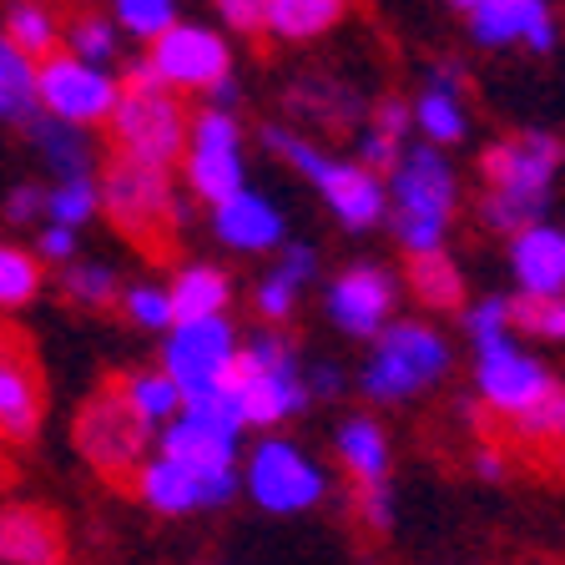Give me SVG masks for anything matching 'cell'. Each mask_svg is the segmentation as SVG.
Segmentation results:
<instances>
[{
  "instance_id": "obj_39",
  "label": "cell",
  "mask_w": 565,
  "mask_h": 565,
  "mask_svg": "<svg viewBox=\"0 0 565 565\" xmlns=\"http://www.w3.org/2000/svg\"><path fill=\"white\" fill-rule=\"evenodd\" d=\"M121 308H127V318L137 323V329H172V298H167L162 282H137V288H127L121 294Z\"/></svg>"
},
{
  "instance_id": "obj_50",
  "label": "cell",
  "mask_w": 565,
  "mask_h": 565,
  "mask_svg": "<svg viewBox=\"0 0 565 565\" xmlns=\"http://www.w3.org/2000/svg\"><path fill=\"white\" fill-rule=\"evenodd\" d=\"M339 388H343V374L333 364L313 369V379H308V394H339Z\"/></svg>"
},
{
  "instance_id": "obj_5",
  "label": "cell",
  "mask_w": 565,
  "mask_h": 565,
  "mask_svg": "<svg viewBox=\"0 0 565 565\" xmlns=\"http://www.w3.org/2000/svg\"><path fill=\"white\" fill-rule=\"evenodd\" d=\"M71 439H76V455H82L102 480L131 484L137 470L147 465V445L157 439V424L141 419V409L127 399L121 374H117L92 388V399L82 404V414L71 424Z\"/></svg>"
},
{
  "instance_id": "obj_30",
  "label": "cell",
  "mask_w": 565,
  "mask_h": 565,
  "mask_svg": "<svg viewBox=\"0 0 565 565\" xmlns=\"http://www.w3.org/2000/svg\"><path fill=\"white\" fill-rule=\"evenodd\" d=\"M0 35L31 61H46L51 51H61V11H51L41 0H15L6 11V31Z\"/></svg>"
},
{
  "instance_id": "obj_22",
  "label": "cell",
  "mask_w": 565,
  "mask_h": 565,
  "mask_svg": "<svg viewBox=\"0 0 565 565\" xmlns=\"http://www.w3.org/2000/svg\"><path fill=\"white\" fill-rule=\"evenodd\" d=\"M409 111H414V127L424 131L429 147H455V141H465L470 111H465V96H459V71L439 66L435 76H429V86L414 96Z\"/></svg>"
},
{
  "instance_id": "obj_36",
  "label": "cell",
  "mask_w": 565,
  "mask_h": 565,
  "mask_svg": "<svg viewBox=\"0 0 565 565\" xmlns=\"http://www.w3.org/2000/svg\"><path fill=\"white\" fill-rule=\"evenodd\" d=\"M510 435L520 439V445H565V384H555L551 394H545L541 404H530L525 414H515L510 419Z\"/></svg>"
},
{
  "instance_id": "obj_47",
  "label": "cell",
  "mask_w": 565,
  "mask_h": 565,
  "mask_svg": "<svg viewBox=\"0 0 565 565\" xmlns=\"http://www.w3.org/2000/svg\"><path fill=\"white\" fill-rule=\"evenodd\" d=\"M35 258L41 263H76V233H71V227L46 223L41 227V237H35Z\"/></svg>"
},
{
  "instance_id": "obj_4",
  "label": "cell",
  "mask_w": 565,
  "mask_h": 565,
  "mask_svg": "<svg viewBox=\"0 0 565 565\" xmlns=\"http://www.w3.org/2000/svg\"><path fill=\"white\" fill-rule=\"evenodd\" d=\"M263 147L273 157H282L303 182H313V192L329 202V212L349 233H369L388 217V182L379 172H369L364 162H339V157H329L323 147H313L308 137H298L288 127H268Z\"/></svg>"
},
{
  "instance_id": "obj_37",
  "label": "cell",
  "mask_w": 565,
  "mask_h": 565,
  "mask_svg": "<svg viewBox=\"0 0 565 565\" xmlns=\"http://www.w3.org/2000/svg\"><path fill=\"white\" fill-rule=\"evenodd\" d=\"M510 329L565 343V294L561 298H530V294L510 298Z\"/></svg>"
},
{
  "instance_id": "obj_10",
  "label": "cell",
  "mask_w": 565,
  "mask_h": 565,
  "mask_svg": "<svg viewBox=\"0 0 565 565\" xmlns=\"http://www.w3.org/2000/svg\"><path fill=\"white\" fill-rule=\"evenodd\" d=\"M237 359V339L227 318H198V323H172L162 349V374L182 388V404L217 394Z\"/></svg>"
},
{
  "instance_id": "obj_1",
  "label": "cell",
  "mask_w": 565,
  "mask_h": 565,
  "mask_svg": "<svg viewBox=\"0 0 565 565\" xmlns=\"http://www.w3.org/2000/svg\"><path fill=\"white\" fill-rule=\"evenodd\" d=\"M102 188V212L147 263H172L182 227L192 223V207L177 198L172 167L137 162L127 152H111V162L96 177Z\"/></svg>"
},
{
  "instance_id": "obj_11",
  "label": "cell",
  "mask_w": 565,
  "mask_h": 565,
  "mask_svg": "<svg viewBox=\"0 0 565 565\" xmlns=\"http://www.w3.org/2000/svg\"><path fill=\"white\" fill-rule=\"evenodd\" d=\"M46 424V374L35 343L21 329L0 323V445H31Z\"/></svg>"
},
{
  "instance_id": "obj_20",
  "label": "cell",
  "mask_w": 565,
  "mask_h": 565,
  "mask_svg": "<svg viewBox=\"0 0 565 565\" xmlns=\"http://www.w3.org/2000/svg\"><path fill=\"white\" fill-rule=\"evenodd\" d=\"M510 273L520 294L561 298L565 294V233L551 223H530L510 237Z\"/></svg>"
},
{
  "instance_id": "obj_31",
  "label": "cell",
  "mask_w": 565,
  "mask_h": 565,
  "mask_svg": "<svg viewBox=\"0 0 565 565\" xmlns=\"http://www.w3.org/2000/svg\"><path fill=\"white\" fill-rule=\"evenodd\" d=\"M294 111L298 117H308V121H318V127H333V131H343L359 111H364V102L349 92V86H339V82H318V76H308L303 86H294Z\"/></svg>"
},
{
  "instance_id": "obj_8",
  "label": "cell",
  "mask_w": 565,
  "mask_h": 565,
  "mask_svg": "<svg viewBox=\"0 0 565 565\" xmlns=\"http://www.w3.org/2000/svg\"><path fill=\"white\" fill-rule=\"evenodd\" d=\"M182 177H188V192L207 207L237 198L247 188V167H243V121L237 111L223 106H202L192 117L188 131V157H182Z\"/></svg>"
},
{
  "instance_id": "obj_43",
  "label": "cell",
  "mask_w": 565,
  "mask_h": 565,
  "mask_svg": "<svg viewBox=\"0 0 565 565\" xmlns=\"http://www.w3.org/2000/svg\"><path fill=\"white\" fill-rule=\"evenodd\" d=\"M399 157H404V141L399 137H388V131H379V127H369L364 137H359V162L369 167V172H394L399 167Z\"/></svg>"
},
{
  "instance_id": "obj_7",
  "label": "cell",
  "mask_w": 565,
  "mask_h": 565,
  "mask_svg": "<svg viewBox=\"0 0 565 565\" xmlns=\"http://www.w3.org/2000/svg\"><path fill=\"white\" fill-rule=\"evenodd\" d=\"M35 96L41 111L66 127H106L117 111L121 82L111 66H92V61L71 56V51H51L46 61H35Z\"/></svg>"
},
{
  "instance_id": "obj_19",
  "label": "cell",
  "mask_w": 565,
  "mask_h": 565,
  "mask_svg": "<svg viewBox=\"0 0 565 565\" xmlns=\"http://www.w3.org/2000/svg\"><path fill=\"white\" fill-rule=\"evenodd\" d=\"M470 35L490 51H505V46L551 51L555 15L545 0H484V6L470 11Z\"/></svg>"
},
{
  "instance_id": "obj_33",
  "label": "cell",
  "mask_w": 565,
  "mask_h": 565,
  "mask_svg": "<svg viewBox=\"0 0 565 565\" xmlns=\"http://www.w3.org/2000/svg\"><path fill=\"white\" fill-rule=\"evenodd\" d=\"M121 388H127V399L141 409V419H152L157 429L172 424L182 414V388L162 374V369H137V374H121Z\"/></svg>"
},
{
  "instance_id": "obj_25",
  "label": "cell",
  "mask_w": 565,
  "mask_h": 565,
  "mask_svg": "<svg viewBox=\"0 0 565 565\" xmlns=\"http://www.w3.org/2000/svg\"><path fill=\"white\" fill-rule=\"evenodd\" d=\"M333 449H339V465L349 470L353 490H359V484H384L388 480V435H384V424L379 419H369V414L343 419Z\"/></svg>"
},
{
  "instance_id": "obj_42",
  "label": "cell",
  "mask_w": 565,
  "mask_h": 565,
  "mask_svg": "<svg viewBox=\"0 0 565 565\" xmlns=\"http://www.w3.org/2000/svg\"><path fill=\"white\" fill-rule=\"evenodd\" d=\"M353 515H359V525L384 535L394 525V494H388V484H359L353 490Z\"/></svg>"
},
{
  "instance_id": "obj_21",
  "label": "cell",
  "mask_w": 565,
  "mask_h": 565,
  "mask_svg": "<svg viewBox=\"0 0 565 565\" xmlns=\"http://www.w3.org/2000/svg\"><path fill=\"white\" fill-rule=\"evenodd\" d=\"M212 233L223 237L227 247H237V253H268V247H282L288 227H282V212L263 192L243 188L237 198L212 207Z\"/></svg>"
},
{
  "instance_id": "obj_44",
  "label": "cell",
  "mask_w": 565,
  "mask_h": 565,
  "mask_svg": "<svg viewBox=\"0 0 565 565\" xmlns=\"http://www.w3.org/2000/svg\"><path fill=\"white\" fill-rule=\"evenodd\" d=\"M278 273L282 282H294V288H308L318 278V253L308 243H282V258H278Z\"/></svg>"
},
{
  "instance_id": "obj_29",
  "label": "cell",
  "mask_w": 565,
  "mask_h": 565,
  "mask_svg": "<svg viewBox=\"0 0 565 565\" xmlns=\"http://www.w3.org/2000/svg\"><path fill=\"white\" fill-rule=\"evenodd\" d=\"M31 117H41V96H35V61L25 51H15L0 35V121L6 127H25Z\"/></svg>"
},
{
  "instance_id": "obj_41",
  "label": "cell",
  "mask_w": 565,
  "mask_h": 565,
  "mask_svg": "<svg viewBox=\"0 0 565 565\" xmlns=\"http://www.w3.org/2000/svg\"><path fill=\"white\" fill-rule=\"evenodd\" d=\"M253 308H258V318L268 323V329H278V323H288L298 308V288L294 282H282L278 273H268V278L258 282V294H253Z\"/></svg>"
},
{
  "instance_id": "obj_17",
  "label": "cell",
  "mask_w": 565,
  "mask_h": 565,
  "mask_svg": "<svg viewBox=\"0 0 565 565\" xmlns=\"http://www.w3.org/2000/svg\"><path fill=\"white\" fill-rule=\"evenodd\" d=\"M459 182L439 147H404L399 167L388 172V212H419V217H455Z\"/></svg>"
},
{
  "instance_id": "obj_45",
  "label": "cell",
  "mask_w": 565,
  "mask_h": 565,
  "mask_svg": "<svg viewBox=\"0 0 565 565\" xmlns=\"http://www.w3.org/2000/svg\"><path fill=\"white\" fill-rule=\"evenodd\" d=\"M35 217H46V188H41V182L11 188V198H6V223L25 227V223H35Z\"/></svg>"
},
{
  "instance_id": "obj_40",
  "label": "cell",
  "mask_w": 565,
  "mask_h": 565,
  "mask_svg": "<svg viewBox=\"0 0 565 565\" xmlns=\"http://www.w3.org/2000/svg\"><path fill=\"white\" fill-rule=\"evenodd\" d=\"M465 329H470V343H475V349L510 339V298L490 294L484 303H475L470 313H465Z\"/></svg>"
},
{
  "instance_id": "obj_48",
  "label": "cell",
  "mask_w": 565,
  "mask_h": 565,
  "mask_svg": "<svg viewBox=\"0 0 565 565\" xmlns=\"http://www.w3.org/2000/svg\"><path fill=\"white\" fill-rule=\"evenodd\" d=\"M374 127L379 131H388V137H399L404 141V131L414 127V111L404 106V96H384V102L374 106Z\"/></svg>"
},
{
  "instance_id": "obj_18",
  "label": "cell",
  "mask_w": 565,
  "mask_h": 565,
  "mask_svg": "<svg viewBox=\"0 0 565 565\" xmlns=\"http://www.w3.org/2000/svg\"><path fill=\"white\" fill-rule=\"evenodd\" d=\"M71 541L51 505H0V565H66Z\"/></svg>"
},
{
  "instance_id": "obj_27",
  "label": "cell",
  "mask_w": 565,
  "mask_h": 565,
  "mask_svg": "<svg viewBox=\"0 0 565 565\" xmlns=\"http://www.w3.org/2000/svg\"><path fill=\"white\" fill-rule=\"evenodd\" d=\"M349 11V0H268L263 6V31L273 41H313L333 31Z\"/></svg>"
},
{
  "instance_id": "obj_46",
  "label": "cell",
  "mask_w": 565,
  "mask_h": 565,
  "mask_svg": "<svg viewBox=\"0 0 565 565\" xmlns=\"http://www.w3.org/2000/svg\"><path fill=\"white\" fill-rule=\"evenodd\" d=\"M212 6H217V21L233 35L263 31V0H212Z\"/></svg>"
},
{
  "instance_id": "obj_52",
  "label": "cell",
  "mask_w": 565,
  "mask_h": 565,
  "mask_svg": "<svg viewBox=\"0 0 565 565\" xmlns=\"http://www.w3.org/2000/svg\"><path fill=\"white\" fill-rule=\"evenodd\" d=\"M263 6H268V0H263Z\"/></svg>"
},
{
  "instance_id": "obj_49",
  "label": "cell",
  "mask_w": 565,
  "mask_h": 565,
  "mask_svg": "<svg viewBox=\"0 0 565 565\" xmlns=\"http://www.w3.org/2000/svg\"><path fill=\"white\" fill-rule=\"evenodd\" d=\"M475 475H484V480H505V455H500V449L494 445H484L480 455H475Z\"/></svg>"
},
{
  "instance_id": "obj_26",
  "label": "cell",
  "mask_w": 565,
  "mask_h": 565,
  "mask_svg": "<svg viewBox=\"0 0 565 565\" xmlns=\"http://www.w3.org/2000/svg\"><path fill=\"white\" fill-rule=\"evenodd\" d=\"M404 282H409V294L419 298L429 313H455V308H465V273H459V263L449 258L445 247H439V253H414L409 268H404Z\"/></svg>"
},
{
  "instance_id": "obj_13",
  "label": "cell",
  "mask_w": 565,
  "mask_h": 565,
  "mask_svg": "<svg viewBox=\"0 0 565 565\" xmlns=\"http://www.w3.org/2000/svg\"><path fill=\"white\" fill-rule=\"evenodd\" d=\"M555 384H561V379H555L541 359H530L525 349H515V339L475 349V388H480V399L490 404L500 419L525 414L530 404H541Z\"/></svg>"
},
{
  "instance_id": "obj_34",
  "label": "cell",
  "mask_w": 565,
  "mask_h": 565,
  "mask_svg": "<svg viewBox=\"0 0 565 565\" xmlns=\"http://www.w3.org/2000/svg\"><path fill=\"white\" fill-rule=\"evenodd\" d=\"M61 294L76 308H111V303H121V278L106 263H66Z\"/></svg>"
},
{
  "instance_id": "obj_2",
  "label": "cell",
  "mask_w": 565,
  "mask_h": 565,
  "mask_svg": "<svg viewBox=\"0 0 565 565\" xmlns=\"http://www.w3.org/2000/svg\"><path fill=\"white\" fill-rule=\"evenodd\" d=\"M561 157L565 152L551 131H515V137L490 141L480 152V177H484L480 223L505 237L541 223V212L551 207Z\"/></svg>"
},
{
  "instance_id": "obj_16",
  "label": "cell",
  "mask_w": 565,
  "mask_h": 565,
  "mask_svg": "<svg viewBox=\"0 0 565 565\" xmlns=\"http://www.w3.org/2000/svg\"><path fill=\"white\" fill-rule=\"evenodd\" d=\"M394 298H399V282L394 273L379 268V263H353L339 278L329 282V318L339 323V333L349 339H379L388 329V313H394Z\"/></svg>"
},
{
  "instance_id": "obj_24",
  "label": "cell",
  "mask_w": 565,
  "mask_h": 565,
  "mask_svg": "<svg viewBox=\"0 0 565 565\" xmlns=\"http://www.w3.org/2000/svg\"><path fill=\"white\" fill-rule=\"evenodd\" d=\"M25 137H31L41 167H46L56 182H66V177H96L92 172V162H96L92 137H86L82 127H66V121H56V117L41 111V117L25 121Z\"/></svg>"
},
{
  "instance_id": "obj_3",
  "label": "cell",
  "mask_w": 565,
  "mask_h": 565,
  "mask_svg": "<svg viewBox=\"0 0 565 565\" xmlns=\"http://www.w3.org/2000/svg\"><path fill=\"white\" fill-rule=\"evenodd\" d=\"M106 131L117 141V152L137 157V162L172 167L188 157L192 111L172 86L157 82L147 61H137V66H127V76H121V96H117V111H111Z\"/></svg>"
},
{
  "instance_id": "obj_38",
  "label": "cell",
  "mask_w": 565,
  "mask_h": 565,
  "mask_svg": "<svg viewBox=\"0 0 565 565\" xmlns=\"http://www.w3.org/2000/svg\"><path fill=\"white\" fill-rule=\"evenodd\" d=\"M117 25L137 41H157L177 25V0H117Z\"/></svg>"
},
{
  "instance_id": "obj_6",
  "label": "cell",
  "mask_w": 565,
  "mask_h": 565,
  "mask_svg": "<svg viewBox=\"0 0 565 565\" xmlns=\"http://www.w3.org/2000/svg\"><path fill=\"white\" fill-rule=\"evenodd\" d=\"M449 374V343L439 339L429 323H388L374 339L359 388L369 399L388 404V399H414L424 388H435Z\"/></svg>"
},
{
  "instance_id": "obj_14",
  "label": "cell",
  "mask_w": 565,
  "mask_h": 565,
  "mask_svg": "<svg viewBox=\"0 0 565 565\" xmlns=\"http://www.w3.org/2000/svg\"><path fill=\"white\" fill-rule=\"evenodd\" d=\"M137 494L157 515H192V510H217L237 494V465L233 470H192L172 455H157L137 470Z\"/></svg>"
},
{
  "instance_id": "obj_28",
  "label": "cell",
  "mask_w": 565,
  "mask_h": 565,
  "mask_svg": "<svg viewBox=\"0 0 565 565\" xmlns=\"http://www.w3.org/2000/svg\"><path fill=\"white\" fill-rule=\"evenodd\" d=\"M61 51L92 61V66H111L121 51V25L117 15L96 11V6H76L61 15Z\"/></svg>"
},
{
  "instance_id": "obj_23",
  "label": "cell",
  "mask_w": 565,
  "mask_h": 565,
  "mask_svg": "<svg viewBox=\"0 0 565 565\" xmlns=\"http://www.w3.org/2000/svg\"><path fill=\"white\" fill-rule=\"evenodd\" d=\"M177 323H198V318H223L233 303V278L217 263H182L167 282Z\"/></svg>"
},
{
  "instance_id": "obj_35",
  "label": "cell",
  "mask_w": 565,
  "mask_h": 565,
  "mask_svg": "<svg viewBox=\"0 0 565 565\" xmlns=\"http://www.w3.org/2000/svg\"><path fill=\"white\" fill-rule=\"evenodd\" d=\"M35 294H41V258L25 247L0 243V313L25 308Z\"/></svg>"
},
{
  "instance_id": "obj_32",
  "label": "cell",
  "mask_w": 565,
  "mask_h": 565,
  "mask_svg": "<svg viewBox=\"0 0 565 565\" xmlns=\"http://www.w3.org/2000/svg\"><path fill=\"white\" fill-rule=\"evenodd\" d=\"M96 212H102V188H96V177H66V182L46 188V223L82 233Z\"/></svg>"
},
{
  "instance_id": "obj_15",
  "label": "cell",
  "mask_w": 565,
  "mask_h": 565,
  "mask_svg": "<svg viewBox=\"0 0 565 565\" xmlns=\"http://www.w3.org/2000/svg\"><path fill=\"white\" fill-rule=\"evenodd\" d=\"M223 388L233 394L237 414H243V429H273V424L303 414V404H308V379L298 374V364L268 369L258 359H247L243 349H237Z\"/></svg>"
},
{
  "instance_id": "obj_12",
  "label": "cell",
  "mask_w": 565,
  "mask_h": 565,
  "mask_svg": "<svg viewBox=\"0 0 565 565\" xmlns=\"http://www.w3.org/2000/svg\"><path fill=\"white\" fill-rule=\"evenodd\" d=\"M247 494L273 515H298L323 500V470L288 439H263L247 459Z\"/></svg>"
},
{
  "instance_id": "obj_9",
  "label": "cell",
  "mask_w": 565,
  "mask_h": 565,
  "mask_svg": "<svg viewBox=\"0 0 565 565\" xmlns=\"http://www.w3.org/2000/svg\"><path fill=\"white\" fill-rule=\"evenodd\" d=\"M147 66L162 86H172L177 96H212L223 82H233V46L212 25H192V21H177L172 31H162L147 51Z\"/></svg>"
},
{
  "instance_id": "obj_51",
  "label": "cell",
  "mask_w": 565,
  "mask_h": 565,
  "mask_svg": "<svg viewBox=\"0 0 565 565\" xmlns=\"http://www.w3.org/2000/svg\"><path fill=\"white\" fill-rule=\"evenodd\" d=\"M449 6H459V11L470 15V11H475V6H484V0H449Z\"/></svg>"
}]
</instances>
